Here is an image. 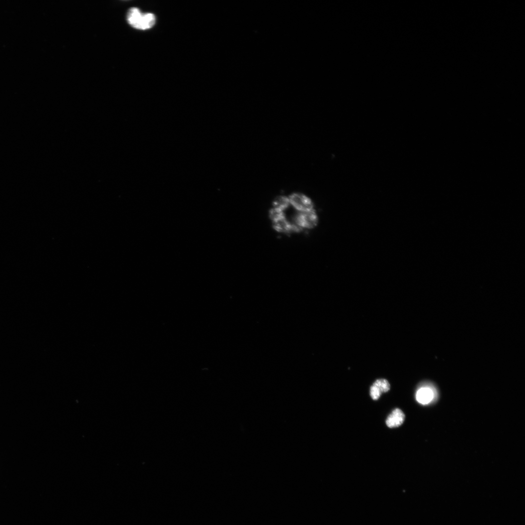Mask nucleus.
Instances as JSON below:
<instances>
[{
  "label": "nucleus",
  "mask_w": 525,
  "mask_h": 525,
  "mask_svg": "<svg viewBox=\"0 0 525 525\" xmlns=\"http://www.w3.org/2000/svg\"><path fill=\"white\" fill-rule=\"evenodd\" d=\"M289 198L285 196H280L277 197L273 202V207L284 211L290 205Z\"/></svg>",
  "instance_id": "423d86ee"
},
{
  "label": "nucleus",
  "mask_w": 525,
  "mask_h": 525,
  "mask_svg": "<svg viewBox=\"0 0 525 525\" xmlns=\"http://www.w3.org/2000/svg\"><path fill=\"white\" fill-rule=\"evenodd\" d=\"M437 397L435 388L431 385L426 384L421 386L417 391L416 400L421 404H428L435 401Z\"/></svg>",
  "instance_id": "20e7f679"
},
{
  "label": "nucleus",
  "mask_w": 525,
  "mask_h": 525,
  "mask_svg": "<svg viewBox=\"0 0 525 525\" xmlns=\"http://www.w3.org/2000/svg\"><path fill=\"white\" fill-rule=\"evenodd\" d=\"M285 216L284 211L273 208L269 211V217L272 223L277 222Z\"/></svg>",
  "instance_id": "0eeeda50"
},
{
  "label": "nucleus",
  "mask_w": 525,
  "mask_h": 525,
  "mask_svg": "<svg viewBox=\"0 0 525 525\" xmlns=\"http://www.w3.org/2000/svg\"><path fill=\"white\" fill-rule=\"evenodd\" d=\"M404 417L402 411L399 408H396L387 417L386 424L390 428L399 427L403 422Z\"/></svg>",
  "instance_id": "39448f33"
},
{
  "label": "nucleus",
  "mask_w": 525,
  "mask_h": 525,
  "mask_svg": "<svg viewBox=\"0 0 525 525\" xmlns=\"http://www.w3.org/2000/svg\"><path fill=\"white\" fill-rule=\"evenodd\" d=\"M127 19L133 27L141 30L152 28L155 24L156 17L152 13H142L136 7L131 8L128 12Z\"/></svg>",
  "instance_id": "f257e3e1"
},
{
  "label": "nucleus",
  "mask_w": 525,
  "mask_h": 525,
  "mask_svg": "<svg viewBox=\"0 0 525 525\" xmlns=\"http://www.w3.org/2000/svg\"><path fill=\"white\" fill-rule=\"evenodd\" d=\"M291 223L297 226L301 231L304 229H312L317 226L318 216L315 210L299 212L293 217Z\"/></svg>",
  "instance_id": "f03ea898"
},
{
  "label": "nucleus",
  "mask_w": 525,
  "mask_h": 525,
  "mask_svg": "<svg viewBox=\"0 0 525 525\" xmlns=\"http://www.w3.org/2000/svg\"><path fill=\"white\" fill-rule=\"evenodd\" d=\"M382 393L375 385H372L370 389V395L372 399L376 400L379 398Z\"/></svg>",
  "instance_id": "1a4fd4ad"
},
{
  "label": "nucleus",
  "mask_w": 525,
  "mask_h": 525,
  "mask_svg": "<svg viewBox=\"0 0 525 525\" xmlns=\"http://www.w3.org/2000/svg\"><path fill=\"white\" fill-rule=\"evenodd\" d=\"M381 391L384 393L388 391L390 389V385L388 381L384 379L377 380L373 384Z\"/></svg>",
  "instance_id": "6e6552de"
},
{
  "label": "nucleus",
  "mask_w": 525,
  "mask_h": 525,
  "mask_svg": "<svg viewBox=\"0 0 525 525\" xmlns=\"http://www.w3.org/2000/svg\"><path fill=\"white\" fill-rule=\"evenodd\" d=\"M289 200L290 204L298 211L304 212L315 210L311 199L304 194L297 193L292 194L289 196Z\"/></svg>",
  "instance_id": "7ed1b4c3"
}]
</instances>
